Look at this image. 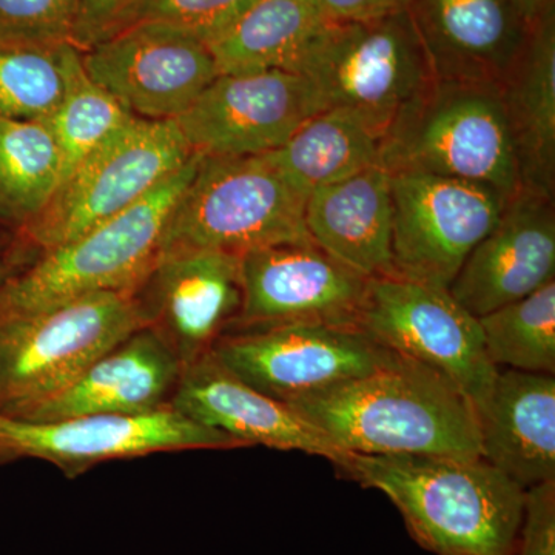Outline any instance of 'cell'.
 <instances>
[{
  "label": "cell",
  "instance_id": "6da1fadb",
  "mask_svg": "<svg viewBox=\"0 0 555 555\" xmlns=\"http://www.w3.org/2000/svg\"><path fill=\"white\" fill-rule=\"evenodd\" d=\"M338 469L383 492L429 553L517 555L526 491L481 456L350 454Z\"/></svg>",
  "mask_w": 555,
  "mask_h": 555
},
{
  "label": "cell",
  "instance_id": "7a4b0ae2",
  "mask_svg": "<svg viewBox=\"0 0 555 555\" xmlns=\"http://www.w3.org/2000/svg\"><path fill=\"white\" fill-rule=\"evenodd\" d=\"M287 404L347 454L481 456L477 411L465 393L396 352L366 377Z\"/></svg>",
  "mask_w": 555,
  "mask_h": 555
},
{
  "label": "cell",
  "instance_id": "3957f363",
  "mask_svg": "<svg viewBox=\"0 0 555 555\" xmlns=\"http://www.w3.org/2000/svg\"><path fill=\"white\" fill-rule=\"evenodd\" d=\"M201 158L193 153L188 164L118 217L40 251L36 261L17 269L0 286V318L38 312L101 292L134 294L158 261L167 219Z\"/></svg>",
  "mask_w": 555,
  "mask_h": 555
},
{
  "label": "cell",
  "instance_id": "277c9868",
  "mask_svg": "<svg viewBox=\"0 0 555 555\" xmlns=\"http://www.w3.org/2000/svg\"><path fill=\"white\" fill-rule=\"evenodd\" d=\"M379 166L476 182L509 199L521 181L499 83L434 80L383 137Z\"/></svg>",
  "mask_w": 555,
  "mask_h": 555
},
{
  "label": "cell",
  "instance_id": "5b68a950",
  "mask_svg": "<svg viewBox=\"0 0 555 555\" xmlns=\"http://www.w3.org/2000/svg\"><path fill=\"white\" fill-rule=\"evenodd\" d=\"M308 195L295 188L268 155L204 156L175 204L159 258L181 250L229 251L309 243Z\"/></svg>",
  "mask_w": 555,
  "mask_h": 555
},
{
  "label": "cell",
  "instance_id": "8992f818",
  "mask_svg": "<svg viewBox=\"0 0 555 555\" xmlns=\"http://www.w3.org/2000/svg\"><path fill=\"white\" fill-rule=\"evenodd\" d=\"M295 73L309 80L321 112L352 113L382 139L437 79L409 11L372 21H328Z\"/></svg>",
  "mask_w": 555,
  "mask_h": 555
},
{
  "label": "cell",
  "instance_id": "52a82bcc",
  "mask_svg": "<svg viewBox=\"0 0 555 555\" xmlns=\"http://www.w3.org/2000/svg\"><path fill=\"white\" fill-rule=\"evenodd\" d=\"M144 326L138 299L127 292L0 318V414L24 415Z\"/></svg>",
  "mask_w": 555,
  "mask_h": 555
},
{
  "label": "cell",
  "instance_id": "ba28073f",
  "mask_svg": "<svg viewBox=\"0 0 555 555\" xmlns=\"http://www.w3.org/2000/svg\"><path fill=\"white\" fill-rule=\"evenodd\" d=\"M175 120L131 116L65 179L40 214L14 232L25 248L61 246L118 217L193 156Z\"/></svg>",
  "mask_w": 555,
  "mask_h": 555
},
{
  "label": "cell",
  "instance_id": "9c48e42d",
  "mask_svg": "<svg viewBox=\"0 0 555 555\" xmlns=\"http://www.w3.org/2000/svg\"><path fill=\"white\" fill-rule=\"evenodd\" d=\"M358 326L378 345L447 378L476 411L491 392L499 369L486 353L478 318L448 288L397 275L371 278Z\"/></svg>",
  "mask_w": 555,
  "mask_h": 555
},
{
  "label": "cell",
  "instance_id": "30bf717a",
  "mask_svg": "<svg viewBox=\"0 0 555 555\" xmlns=\"http://www.w3.org/2000/svg\"><path fill=\"white\" fill-rule=\"evenodd\" d=\"M210 353L235 377L283 403L366 377L393 356L361 327L312 323L243 328L222 335Z\"/></svg>",
  "mask_w": 555,
  "mask_h": 555
},
{
  "label": "cell",
  "instance_id": "8fae6325",
  "mask_svg": "<svg viewBox=\"0 0 555 555\" xmlns=\"http://www.w3.org/2000/svg\"><path fill=\"white\" fill-rule=\"evenodd\" d=\"M390 175L393 275L449 288L470 251L494 229L507 199L463 179Z\"/></svg>",
  "mask_w": 555,
  "mask_h": 555
},
{
  "label": "cell",
  "instance_id": "7c38bea8",
  "mask_svg": "<svg viewBox=\"0 0 555 555\" xmlns=\"http://www.w3.org/2000/svg\"><path fill=\"white\" fill-rule=\"evenodd\" d=\"M94 83L134 118L177 120L219 75L198 36L160 24L122 28L82 51Z\"/></svg>",
  "mask_w": 555,
  "mask_h": 555
},
{
  "label": "cell",
  "instance_id": "4fadbf2b",
  "mask_svg": "<svg viewBox=\"0 0 555 555\" xmlns=\"http://www.w3.org/2000/svg\"><path fill=\"white\" fill-rule=\"evenodd\" d=\"M238 447L232 437L196 425L170 406L142 415H86L51 422L0 414V465L35 459L78 474L107 460Z\"/></svg>",
  "mask_w": 555,
  "mask_h": 555
},
{
  "label": "cell",
  "instance_id": "5bb4252c",
  "mask_svg": "<svg viewBox=\"0 0 555 555\" xmlns=\"http://www.w3.org/2000/svg\"><path fill=\"white\" fill-rule=\"evenodd\" d=\"M305 76L286 69L224 73L175 122L204 156L268 155L320 113Z\"/></svg>",
  "mask_w": 555,
  "mask_h": 555
},
{
  "label": "cell",
  "instance_id": "9a60e30c",
  "mask_svg": "<svg viewBox=\"0 0 555 555\" xmlns=\"http://www.w3.org/2000/svg\"><path fill=\"white\" fill-rule=\"evenodd\" d=\"M243 308L236 326L312 323L358 326L371 278L315 243H286L241 255Z\"/></svg>",
  "mask_w": 555,
  "mask_h": 555
},
{
  "label": "cell",
  "instance_id": "2e32d148",
  "mask_svg": "<svg viewBox=\"0 0 555 555\" xmlns=\"http://www.w3.org/2000/svg\"><path fill=\"white\" fill-rule=\"evenodd\" d=\"M241 255L181 250L164 255L134 291L147 326L188 366L235 324L243 308Z\"/></svg>",
  "mask_w": 555,
  "mask_h": 555
},
{
  "label": "cell",
  "instance_id": "e0dca14e",
  "mask_svg": "<svg viewBox=\"0 0 555 555\" xmlns=\"http://www.w3.org/2000/svg\"><path fill=\"white\" fill-rule=\"evenodd\" d=\"M554 199L521 185L506 201L448 288L467 312L483 317L555 280Z\"/></svg>",
  "mask_w": 555,
  "mask_h": 555
},
{
  "label": "cell",
  "instance_id": "ac0fdd59",
  "mask_svg": "<svg viewBox=\"0 0 555 555\" xmlns=\"http://www.w3.org/2000/svg\"><path fill=\"white\" fill-rule=\"evenodd\" d=\"M170 408L196 425L232 437L241 447L305 452L337 467L350 455L294 408L235 377L210 352L182 369Z\"/></svg>",
  "mask_w": 555,
  "mask_h": 555
},
{
  "label": "cell",
  "instance_id": "d6986e66",
  "mask_svg": "<svg viewBox=\"0 0 555 555\" xmlns=\"http://www.w3.org/2000/svg\"><path fill=\"white\" fill-rule=\"evenodd\" d=\"M184 364L155 328L144 326L94 361L72 385L14 418L142 415L169 408ZM3 415V414H2Z\"/></svg>",
  "mask_w": 555,
  "mask_h": 555
},
{
  "label": "cell",
  "instance_id": "ffe728a7",
  "mask_svg": "<svg viewBox=\"0 0 555 555\" xmlns=\"http://www.w3.org/2000/svg\"><path fill=\"white\" fill-rule=\"evenodd\" d=\"M437 79L502 83L529 35L513 0H414L409 9Z\"/></svg>",
  "mask_w": 555,
  "mask_h": 555
},
{
  "label": "cell",
  "instance_id": "44dd1931",
  "mask_svg": "<svg viewBox=\"0 0 555 555\" xmlns=\"http://www.w3.org/2000/svg\"><path fill=\"white\" fill-rule=\"evenodd\" d=\"M481 459L525 491L555 480V378L499 369L477 409Z\"/></svg>",
  "mask_w": 555,
  "mask_h": 555
},
{
  "label": "cell",
  "instance_id": "7402d4cb",
  "mask_svg": "<svg viewBox=\"0 0 555 555\" xmlns=\"http://www.w3.org/2000/svg\"><path fill=\"white\" fill-rule=\"evenodd\" d=\"M312 243L369 278L393 275L392 175L382 166L309 193Z\"/></svg>",
  "mask_w": 555,
  "mask_h": 555
},
{
  "label": "cell",
  "instance_id": "603a6c76",
  "mask_svg": "<svg viewBox=\"0 0 555 555\" xmlns=\"http://www.w3.org/2000/svg\"><path fill=\"white\" fill-rule=\"evenodd\" d=\"M500 90L521 185L555 196V10L531 25Z\"/></svg>",
  "mask_w": 555,
  "mask_h": 555
},
{
  "label": "cell",
  "instance_id": "cb8c5ba5",
  "mask_svg": "<svg viewBox=\"0 0 555 555\" xmlns=\"http://www.w3.org/2000/svg\"><path fill=\"white\" fill-rule=\"evenodd\" d=\"M318 0H255L207 47L224 73L295 72L302 54L326 27Z\"/></svg>",
  "mask_w": 555,
  "mask_h": 555
},
{
  "label": "cell",
  "instance_id": "d4e9b609",
  "mask_svg": "<svg viewBox=\"0 0 555 555\" xmlns=\"http://www.w3.org/2000/svg\"><path fill=\"white\" fill-rule=\"evenodd\" d=\"M382 137L352 113L324 109L268 158L302 193L379 166Z\"/></svg>",
  "mask_w": 555,
  "mask_h": 555
},
{
  "label": "cell",
  "instance_id": "484cf974",
  "mask_svg": "<svg viewBox=\"0 0 555 555\" xmlns=\"http://www.w3.org/2000/svg\"><path fill=\"white\" fill-rule=\"evenodd\" d=\"M64 182L56 137L47 119H0V207L10 229L40 214Z\"/></svg>",
  "mask_w": 555,
  "mask_h": 555
},
{
  "label": "cell",
  "instance_id": "4316f807",
  "mask_svg": "<svg viewBox=\"0 0 555 555\" xmlns=\"http://www.w3.org/2000/svg\"><path fill=\"white\" fill-rule=\"evenodd\" d=\"M80 54L73 43H0V119H49Z\"/></svg>",
  "mask_w": 555,
  "mask_h": 555
},
{
  "label": "cell",
  "instance_id": "83f0119b",
  "mask_svg": "<svg viewBox=\"0 0 555 555\" xmlns=\"http://www.w3.org/2000/svg\"><path fill=\"white\" fill-rule=\"evenodd\" d=\"M496 369L555 375V280L478 318Z\"/></svg>",
  "mask_w": 555,
  "mask_h": 555
},
{
  "label": "cell",
  "instance_id": "f1b7e54d",
  "mask_svg": "<svg viewBox=\"0 0 555 555\" xmlns=\"http://www.w3.org/2000/svg\"><path fill=\"white\" fill-rule=\"evenodd\" d=\"M130 118V113L115 98L89 78L80 54L61 104L47 119L60 144L64 181L98 145Z\"/></svg>",
  "mask_w": 555,
  "mask_h": 555
},
{
  "label": "cell",
  "instance_id": "f546056e",
  "mask_svg": "<svg viewBox=\"0 0 555 555\" xmlns=\"http://www.w3.org/2000/svg\"><path fill=\"white\" fill-rule=\"evenodd\" d=\"M254 2L255 0H133L118 31L137 24L169 25L198 36L207 43L238 20Z\"/></svg>",
  "mask_w": 555,
  "mask_h": 555
},
{
  "label": "cell",
  "instance_id": "4dcf8cb0",
  "mask_svg": "<svg viewBox=\"0 0 555 555\" xmlns=\"http://www.w3.org/2000/svg\"><path fill=\"white\" fill-rule=\"evenodd\" d=\"M80 0H0V43H73Z\"/></svg>",
  "mask_w": 555,
  "mask_h": 555
},
{
  "label": "cell",
  "instance_id": "1f68e13d",
  "mask_svg": "<svg viewBox=\"0 0 555 555\" xmlns=\"http://www.w3.org/2000/svg\"><path fill=\"white\" fill-rule=\"evenodd\" d=\"M517 555H555V480L526 491Z\"/></svg>",
  "mask_w": 555,
  "mask_h": 555
},
{
  "label": "cell",
  "instance_id": "d6a6232c",
  "mask_svg": "<svg viewBox=\"0 0 555 555\" xmlns=\"http://www.w3.org/2000/svg\"><path fill=\"white\" fill-rule=\"evenodd\" d=\"M133 0H80L73 46L80 51L118 31Z\"/></svg>",
  "mask_w": 555,
  "mask_h": 555
},
{
  "label": "cell",
  "instance_id": "836d02e7",
  "mask_svg": "<svg viewBox=\"0 0 555 555\" xmlns=\"http://www.w3.org/2000/svg\"><path fill=\"white\" fill-rule=\"evenodd\" d=\"M328 21L358 22L379 20L411 9L414 0H318Z\"/></svg>",
  "mask_w": 555,
  "mask_h": 555
},
{
  "label": "cell",
  "instance_id": "e575fe53",
  "mask_svg": "<svg viewBox=\"0 0 555 555\" xmlns=\"http://www.w3.org/2000/svg\"><path fill=\"white\" fill-rule=\"evenodd\" d=\"M24 250L25 248L22 247L16 235H11L9 240H3L2 236H0V286H2L17 269L24 266V261L21 259L22 251Z\"/></svg>",
  "mask_w": 555,
  "mask_h": 555
},
{
  "label": "cell",
  "instance_id": "d590c367",
  "mask_svg": "<svg viewBox=\"0 0 555 555\" xmlns=\"http://www.w3.org/2000/svg\"><path fill=\"white\" fill-rule=\"evenodd\" d=\"M513 2L529 27L546 13L555 10V0H513Z\"/></svg>",
  "mask_w": 555,
  "mask_h": 555
},
{
  "label": "cell",
  "instance_id": "8d00e7d4",
  "mask_svg": "<svg viewBox=\"0 0 555 555\" xmlns=\"http://www.w3.org/2000/svg\"><path fill=\"white\" fill-rule=\"evenodd\" d=\"M0 228L10 229L9 222H7L5 214H3L2 207H0Z\"/></svg>",
  "mask_w": 555,
  "mask_h": 555
}]
</instances>
